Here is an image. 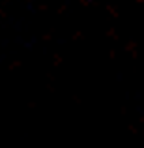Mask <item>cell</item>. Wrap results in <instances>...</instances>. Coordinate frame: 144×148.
I'll return each mask as SVG.
<instances>
[]
</instances>
